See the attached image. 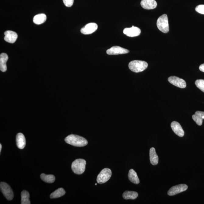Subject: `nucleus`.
<instances>
[{
    "label": "nucleus",
    "instance_id": "1",
    "mask_svg": "<svg viewBox=\"0 0 204 204\" xmlns=\"http://www.w3.org/2000/svg\"><path fill=\"white\" fill-rule=\"evenodd\" d=\"M65 141L70 145L78 147H84L88 144L87 141L85 138L74 134L67 136L65 138Z\"/></svg>",
    "mask_w": 204,
    "mask_h": 204
},
{
    "label": "nucleus",
    "instance_id": "2",
    "mask_svg": "<svg viewBox=\"0 0 204 204\" xmlns=\"http://www.w3.org/2000/svg\"><path fill=\"white\" fill-rule=\"evenodd\" d=\"M148 67V64L145 61L134 60L131 61L128 64L130 70L135 73L142 72L146 69Z\"/></svg>",
    "mask_w": 204,
    "mask_h": 204
},
{
    "label": "nucleus",
    "instance_id": "3",
    "mask_svg": "<svg viewBox=\"0 0 204 204\" xmlns=\"http://www.w3.org/2000/svg\"><path fill=\"white\" fill-rule=\"evenodd\" d=\"M86 162L85 160L78 159L75 160L72 163V169L74 173L81 175L85 171Z\"/></svg>",
    "mask_w": 204,
    "mask_h": 204
},
{
    "label": "nucleus",
    "instance_id": "4",
    "mask_svg": "<svg viewBox=\"0 0 204 204\" xmlns=\"http://www.w3.org/2000/svg\"><path fill=\"white\" fill-rule=\"evenodd\" d=\"M157 25L158 29L161 32L167 33L169 31L168 20L167 15L164 14L158 18Z\"/></svg>",
    "mask_w": 204,
    "mask_h": 204
},
{
    "label": "nucleus",
    "instance_id": "5",
    "mask_svg": "<svg viewBox=\"0 0 204 204\" xmlns=\"http://www.w3.org/2000/svg\"><path fill=\"white\" fill-rule=\"evenodd\" d=\"M112 175V171L109 168H104L102 170L97 176V183L100 184L107 182L111 178Z\"/></svg>",
    "mask_w": 204,
    "mask_h": 204
},
{
    "label": "nucleus",
    "instance_id": "6",
    "mask_svg": "<svg viewBox=\"0 0 204 204\" xmlns=\"http://www.w3.org/2000/svg\"><path fill=\"white\" fill-rule=\"evenodd\" d=\"M0 188L5 197L9 200H12L14 198V194L12 188L7 183L1 182Z\"/></svg>",
    "mask_w": 204,
    "mask_h": 204
},
{
    "label": "nucleus",
    "instance_id": "7",
    "mask_svg": "<svg viewBox=\"0 0 204 204\" xmlns=\"http://www.w3.org/2000/svg\"><path fill=\"white\" fill-rule=\"evenodd\" d=\"M187 185L185 184H180L172 187L168 191L167 194L169 196H173L180 193L184 192L188 189Z\"/></svg>",
    "mask_w": 204,
    "mask_h": 204
},
{
    "label": "nucleus",
    "instance_id": "8",
    "mask_svg": "<svg viewBox=\"0 0 204 204\" xmlns=\"http://www.w3.org/2000/svg\"><path fill=\"white\" fill-rule=\"evenodd\" d=\"M168 80L171 84L180 88H185L186 86V82L182 79L175 76H171L168 78Z\"/></svg>",
    "mask_w": 204,
    "mask_h": 204
},
{
    "label": "nucleus",
    "instance_id": "9",
    "mask_svg": "<svg viewBox=\"0 0 204 204\" xmlns=\"http://www.w3.org/2000/svg\"><path fill=\"white\" fill-rule=\"evenodd\" d=\"M129 52L128 50L119 46H113L106 51V53L109 55H118L127 54Z\"/></svg>",
    "mask_w": 204,
    "mask_h": 204
},
{
    "label": "nucleus",
    "instance_id": "10",
    "mask_svg": "<svg viewBox=\"0 0 204 204\" xmlns=\"http://www.w3.org/2000/svg\"><path fill=\"white\" fill-rule=\"evenodd\" d=\"M98 25L95 23H90L86 25L84 27L82 28L81 32L84 34H89L92 33L97 30Z\"/></svg>",
    "mask_w": 204,
    "mask_h": 204
},
{
    "label": "nucleus",
    "instance_id": "11",
    "mask_svg": "<svg viewBox=\"0 0 204 204\" xmlns=\"http://www.w3.org/2000/svg\"><path fill=\"white\" fill-rule=\"evenodd\" d=\"M141 32V30L139 28L133 26L131 28H125L123 30L124 34L130 37H137Z\"/></svg>",
    "mask_w": 204,
    "mask_h": 204
},
{
    "label": "nucleus",
    "instance_id": "12",
    "mask_svg": "<svg viewBox=\"0 0 204 204\" xmlns=\"http://www.w3.org/2000/svg\"><path fill=\"white\" fill-rule=\"evenodd\" d=\"M4 40L9 43H15L18 38V34L12 31H7L4 33Z\"/></svg>",
    "mask_w": 204,
    "mask_h": 204
},
{
    "label": "nucleus",
    "instance_id": "13",
    "mask_svg": "<svg viewBox=\"0 0 204 204\" xmlns=\"http://www.w3.org/2000/svg\"><path fill=\"white\" fill-rule=\"evenodd\" d=\"M171 128L174 132L180 137H183L184 135V131L181 125L178 122L175 121L172 122L171 124Z\"/></svg>",
    "mask_w": 204,
    "mask_h": 204
},
{
    "label": "nucleus",
    "instance_id": "14",
    "mask_svg": "<svg viewBox=\"0 0 204 204\" xmlns=\"http://www.w3.org/2000/svg\"><path fill=\"white\" fill-rule=\"evenodd\" d=\"M141 5L144 9L151 10L155 9L157 4L155 0H142Z\"/></svg>",
    "mask_w": 204,
    "mask_h": 204
},
{
    "label": "nucleus",
    "instance_id": "15",
    "mask_svg": "<svg viewBox=\"0 0 204 204\" xmlns=\"http://www.w3.org/2000/svg\"><path fill=\"white\" fill-rule=\"evenodd\" d=\"M16 145L19 149H22L26 145V139L24 135L21 133H18L16 136Z\"/></svg>",
    "mask_w": 204,
    "mask_h": 204
},
{
    "label": "nucleus",
    "instance_id": "16",
    "mask_svg": "<svg viewBox=\"0 0 204 204\" xmlns=\"http://www.w3.org/2000/svg\"><path fill=\"white\" fill-rule=\"evenodd\" d=\"M9 57L8 55L5 53H1L0 55V70L2 72L7 71V63Z\"/></svg>",
    "mask_w": 204,
    "mask_h": 204
},
{
    "label": "nucleus",
    "instance_id": "17",
    "mask_svg": "<svg viewBox=\"0 0 204 204\" xmlns=\"http://www.w3.org/2000/svg\"><path fill=\"white\" fill-rule=\"evenodd\" d=\"M192 119L198 125H201L204 119V112L198 111L192 115Z\"/></svg>",
    "mask_w": 204,
    "mask_h": 204
},
{
    "label": "nucleus",
    "instance_id": "18",
    "mask_svg": "<svg viewBox=\"0 0 204 204\" xmlns=\"http://www.w3.org/2000/svg\"><path fill=\"white\" fill-rule=\"evenodd\" d=\"M150 163L153 165H156L158 164V157L154 147H152L150 149Z\"/></svg>",
    "mask_w": 204,
    "mask_h": 204
},
{
    "label": "nucleus",
    "instance_id": "19",
    "mask_svg": "<svg viewBox=\"0 0 204 204\" xmlns=\"http://www.w3.org/2000/svg\"><path fill=\"white\" fill-rule=\"evenodd\" d=\"M128 176V179L131 182L135 184H138L139 183V180L137 173L133 169H130Z\"/></svg>",
    "mask_w": 204,
    "mask_h": 204
},
{
    "label": "nucleus",
    "instance_id": "20",
    "mask_svg": "<svg viewBox=\"0 0 204 204\" xmlns=\"http://www.w3.org/2000/svg\"><path fill=\"white\" fill-rule=\"evenodd\" d=\"M47 19L46 15L44 14L36 15L33 19V22L36 24L40 25L44 23Z\"/></svg>",
    "mask_w": 204,
    "mask_h": 204
},
{
    "label": "nucleus",
    "instance_id": "21",
    "mask_svg": "<svg viewBox=\"0 0 204 204\" xmlns=\"http://www.w3.org/2000/svg\"><path fill=\"white\" fill-rule=\"evenodd\" d=\"M139 196L138 193L135 191H125L123 193L122 197L125 200H135Z\"/></svg>",
    "mask_w": 204,
    "mask_h": 204
},
{
    "label": "nucleus",
    "instance_id": "22",
    "mask_svg": "<svg viewBox=\"0 0 204 204\" xmlns=\"http://www.w3.org/2000/svg\"><path fill=\"white\" fill-rule=\"evenodd\" d=\"M65 194V191L63 188H60L56 190L54 192L52 193L50 195V198L51 199H56L58 198L61 197L63 196Z\"/></svg>",
    "mask_w": 204,
    "mask_h": 204
},
{
    "label": "nucleus",
    "instance_id": "23",
    "mask_svg": "<svg viewBox=\"0 0 204 204\" xmlns=\"http://www.w3.org/2000/svg\"><path fill=\"white\" fill-rule=\"evenodd\" d=\"M21 204H30L29 200L30 195L29 192L26 190H23L21 192Z\"/></svg>",
    "mask_w": 204,
    "mask_h": 204
},
{
    "label": "nucleus",
    "instance_id": "24",
    "mask_svg": "<svg viewBox=\"0 0 204 204\" xmlns=\"http://www.w3.org/2000/svg\"><path fill=\"white\" fill-rule=\"evenodd\" d=\"M40 178L45 182L51 183L54 182L55 177L53 175H46L44 174H41Z\"/></svg>",
    "mask_w": 204,
    "mask_h": 204
},
{
    "label": "nucleus",
    "instance_id": "25",
    "mask_svg": "<svg viewBox=\"0 0 204 204\" xmlns=\"http://www.w3.org/2000/svg\"><path fill=\"white\" fill-rule=\"evenodd\" d=\"M195 84L197 88L204 92V80H197L195 82Z\"/></svg>",
    "mask_w": 204,
    "mask_h": 204
},
{
    "label": "nucleus",
    "instance_id": "26",
    "mask_svg": "<svg viewBox=\"0 0 204 204\" xmlns=\"http://www.w3.org/2000/svg\"><path fill=\"white\" fill-rule=\"evenodd\" d=\"M195 10L199 13L204 15V5H200L196 7Z\"/></svg>",
    "mask_w": 204,
    "mask_h": 204
},
{
    "label": "nucleus",
    "instance_id": "27",
    "mask_svg": "<svg viewBox=\"0 0 204 204\" xmlns=\"http://www.w3.org/2000/svg\"><path fill=\"white\" fill-rule=\"evenodd\" d=\"M64 5L67 7H70L73 5L74 0H63Z\"/></svg>",
    "mask_w": 204,
    "mask_h": 204
},
{
    "label": "nucleus",
    "instance_id": "28",
    "mask_svg": "<svg viewBox=\"0 0 204 204\" xmlns=\"http://www.w3.org/2000/svg\"><path fill=\"white\" fill-rule=\"evenodd\" d=\"M199 69L201 71L204 72V64H202L200 66Z\"/></svg>",
    "mask_w": 204,
    "mask_h": 204
},
{
    "label": "nucleus",
    "instance_id": "29",
    "mask_svg": "<svg viewBox=\"0 0 204 204\" xmlns=\"http://www.w3.org/2000/svg\"><path fill=\"white\" fill-rule=\"evenodd\" d=\"M2 148V144H0V153H1Z\"/></svg>",
    "mask_w": 204,
    "mask_h": 204
},
{
    "label": "nucleus",
    "instance_id": "30",
    "mask_svg": "<svg viewBox=\"0 0 204 204\" xmlns=\"http://www.w3.org/2000/svg\"><path fill=\"white\" fill-rule=\"evenodd\" d=\"M95 185H97V183H95Z\"/></svg>",
    "mask_w": 204,
    "mask_h": 204
}]
</instances>
